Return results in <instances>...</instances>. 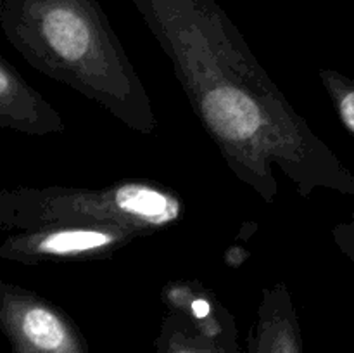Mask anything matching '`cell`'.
I'll list each match as a JSON object with an SVG mask.
<instances>
[{"label":"cell","instance_id":"ba28073f","mask_svg":"<svg viewBox=\"0 0 354 353\" xmlns=\"http://www.w3.org/2000/svg\"><path fill=\"white\" fill-rule=\"evenodd\" d=\"M320 75L325 87L328 89V92L334 96L335 106H337L339 116H341L342 123L354 134V89L346 85V83L342 82L339 76H335L334 73L322 71Z\"/></svg>","mask_w":354,"mask_h":353},{"label":"cell","instance_id":"5b68a950","mask_svg":"<svg viewBox=\"0 0 354 353\" xmlns=\"http://www.w3.org/2000/svg\"><path fill=\"white\" fill-rule=\"evenodd\" d=\"M145 235V232L123 225H59L12 232L0 244V258L23 265L88 262L106 258Z\"/></svg>","mask_w":354,"mask_h":353},{"label":"cell","instance_id":"277c9868","mask_svg":"<svg viewBox=\"0 0 354 353\" xmlns=\"http://www.w3.org/2000/svg\"><path fill=\"white\" fill-rule=\"evenodd\" d=\"M0 331L14 353H90L85 336L57 305L0 280Z\"/></svg>","mask_w":354,"mask_h":353},{"label":"cell","instance_id":"7a4b0ae2","mask_svg":"<svg viewBox=\"0 0 354 353\" xmlns=\"http://www.w3.org/2000/svg\"><path fill=\"white\" fill-rule=\"evenodd\" d=\"M0 30L37 71L154 135L151 97L99 0H0Z\"/></svg>","mask_w":354,"mask_h":353},{"label":"cell","instance_id":"52a82bcc","mask_svg":"<svg viewBox=\"0 0 354 353\" xmlns=\"http://www.w3.org/2000/svg\"><path fill=\"white\" fill-rule=\"evenodd\" d=\"M248 353H304L292 294L283 282L261 291Z\"/></svg>","mask_w":354,"mask_h":353},{"label":"cell","instance_id":"6da1fadb","mask_svg":"<svg viewBox=\"0 0 354 353\" xmlns=\"http://www.w3.org/2000/svg\"><path fill=\"white\" fill-rule=\"evenodd\" d=\"M171 61L192 111L241 182L268 204L275 168L308 197L335 161L214 0H131Z\"/></svg>","mask_w":354,"mask_h":353},{"label":"cell","instance_id":"3957f363","mask_svg":"<svg viewBox=\"0 0 354 353\" xmlns=\"http://www.w3.org/2000/svg\"><path fill=\"white\" fill-rule=\"evenodd\" d=\"M183 201L152 182H118L102 189H0V228L26 232L59 225H123L147 235L183 217Z\"/></svg>","mask_w":354,"mask_h":353},{"label":"cell","instance_id":"8992f818","mask_svg":"<svg viewBox=\"0 0 354 353\" xmlns=\"http://www.w3.org/2000/svg\"><path fill=\"white\" fill-rule=\"evenodd\" d=\"M57 135L66 123L54 106L0 55V132Z\"/></svg>","mask_w":354,"mask_h":353}]
</instances>
